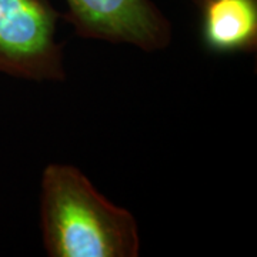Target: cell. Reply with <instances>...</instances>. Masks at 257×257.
<instances>
[{"label":"cell","instance_id":"obj_3","mask_svg":"<svg viewBox=\"0 0 257 257\" xmlns=\"http://www.w3.org/2000/svg\"><path fill=\"white\" fill-rule=\"evenodd\" d=\"M64 19L83 39L126 43L145 52L170 45L172 26L152 0H64Z\"/></svg>","mask_w":257,"mask_h":257},{"label":"cell","instance_id":"obj_2","mask_svg":"<svg viewBox=\"0 0 257 257\" xmlns=\"http://www.w3.org/2000/svg\"><path fill=\"white\" fill-rule=\"evenodd\" d=\"M59 18L49 0H0V73L64 80L63 47L56 40Z\"/></svg>","mask_w":257,"mask_h":257},{"label":"cell","instance_id":"obj_1","mask_svg":"<svg viewBox=\"0 0 257 257\" xmlns=\"http://www.w3.org/2000/svg\"><path fill=\"white\" fill-rule=\"evenodd\" d=\"M40 186V229L49 256H139L135 216L107 200L82 170L52 163Z\"/></svg>","mask_w":257,"mask_h":257},{"label":"cell","instance_id":"obj_4","mask_svg":"<svg viewBox=\"0 0 257 257\" xmlns=\"http://www.w3.org/2000/svg\"><path fill=\"white\" fill-rule=\"evenodd\" d=\"M200 40L211 55L251 53L257 49V0H196Z\"/></svg>","mask_w":257,"mask_h":257}]
</instances>
